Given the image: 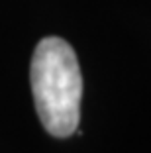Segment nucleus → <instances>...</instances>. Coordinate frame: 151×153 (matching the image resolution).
<instances>
[{"label":"nucleus","instance_id":"1","mask_svg":"<svg viewBox=\"0 0 151 153\" xmlns=\"http://www.w3.org/2000/svg\"><path fill=\"white\" fill-rule=\"evenodd\" d=\"M30 76L43 128L53 137L75 134L83 96V75L75 49L61 37H43L33 51Z\"/></svg>","mask_w":151,"mask_h":153}]
</instances>
